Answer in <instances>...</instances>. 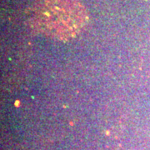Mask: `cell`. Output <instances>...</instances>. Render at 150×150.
Masks as SVG:
<instances>
[{"mask_svg": "<svg viewBox=\"0 0 150 150\" xmlns=\"http://www.w3.org/2000/svg\"><path fill=\"white\" fill-rule=\"evenodd\" d=\"M88 18L79 0H36L29 13L34 30L60 41L77 37L88 25Z\"/></svg>", "mask_w": 150, "mask_h": 150, "instance_id": "obj_1", "label": "cell"}]
</instances>
